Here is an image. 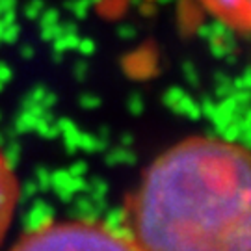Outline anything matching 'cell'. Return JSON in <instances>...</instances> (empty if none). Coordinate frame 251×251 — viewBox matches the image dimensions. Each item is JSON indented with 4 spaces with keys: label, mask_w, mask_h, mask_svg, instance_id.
Instances as JSON below:
<instances>
[{
    "label": "cell",
    "mask_w": 251,
    "mask_h": 251,
    "mask_svg": "<svg viewBox=\"0 0 251 251\" xmlns=\"http://www.w3.org/2000/svg\"><path fill=\"white\" fill-rule=\"evenodd\" d=\"M142 251H251V152L192 138L152 164L136 198Z\"/></svg>",
    "instance_id": "1"
},
{
    "label": "cell",
    "mask_w": 251,
    "mask_h": 251,
    "mask_svg": "<svg viewBox=\"0 0 251 251\" xmlns=\"http://www.w3.org/2000/svg\"><path fill=\"white\" fill-rule=\"evenodd\" d=\"M11 251H142L136 242L106 227L67 222L36 229Z\"/></svg>",
    "instance_id": "2"
},
{
    "label": "cell",
    "mask_w": 251,
    "mask_h": 251,
    "mask_svg": "<svg viewBox=\"0 0 251 251\" xmlns=\"http://www.w3.org/2000/svg\"><path fill=\"white\" fill-rule=\"evenodd\" d=\"M199 4L229 30L251 36V0H199Z\"/></svg>",
    "instance_id": "3"
},
{
    "label": "cell",
    "mask_w": 251,
    "mask_h": 251,
    "mask_svg": "<svg viewBox=\"0 0 251 251\" xmlns=\"http://www.w3.org/2000/svg\"><path fill=\"white\" fill-rule=\"evenodd\" d=\"M15 201H17L15 173L11 170V164L6 158L4 151L0 149V242H2L6 229H8L9 222H11Z\"/></svg>",
    "instance_id": "4"
}]
</instances>
